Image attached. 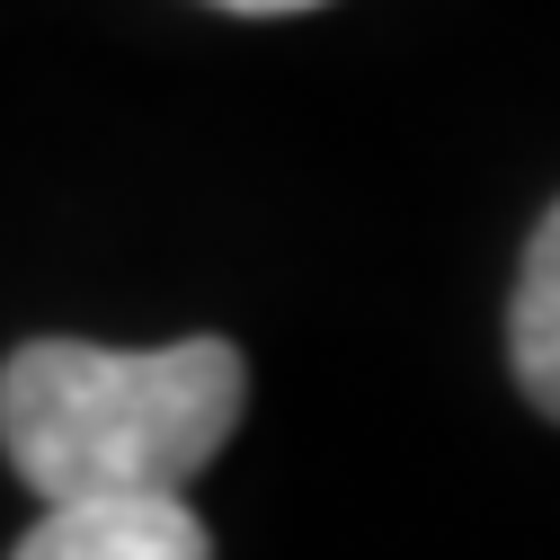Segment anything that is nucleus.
Wrapping results in <instances>:
<instances>
[{"label": "nucleus", "instance_id": "1", "mask_svg": "<svg viewBox=\"0 0 560 560\" xmlns=\"http://www.w3.org/2000/svg\"><path fill=\"white\" fill-rule=\"evenodd\" d=\"M249 409V365L232 338L178 347H90L27 338L0 365V454L36 508L81 499H178Z\"/></svg>", "mask_w": 560, "mask_h": 560}, {"label": "nucleus", "instance_id": "2", "mask_svg": "<svg viewBox=\"0 0 560 560\" xmlns=\"http://www.w3.org/2000/svg\"><path fill=\"white\" fill-rule=\"evenodd\" d=\"M10 560H214V534L187 499H81L45 508Z\"/></svg>", "mask_w": 560, "mask_h": 560}, {"label": "nucleus", "instance_id": "3", "mask_svg": "<svg viewBox=\"0 0 560 560\" xmlns=\"http://www.w3.org/2000/svg\"><path fill=\"white\" fill-rule=\"evenodd\" d=\"M508 357L516 383L542 418H560V205L534 223L525 267H516V303H508Z\"/></svg>", "mask_w": 560, "mask_h": 560}, {"label": "nucleus", "instance_id": "4", "mask_svg": "<svg viewBox=\"0 0 560 560\" xmlns=\"http://www.w3.org/2000/svg\"><path fill=\"white\" fill-rule=\"evenodd\" d=\"M214 10H241V19H285V10H320V0H214Z\"/></svg>", "mask_w": 560, "mask_h": 560}]
</instances>
